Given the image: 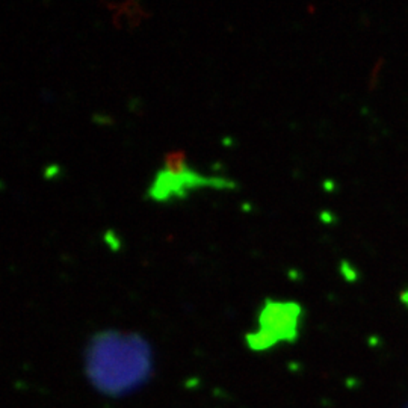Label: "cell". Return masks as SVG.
Here are the masks:
<instances>
[{
  "label": "cell",
  "instance_id": "cell-5",
  "mask_svg": "<svg viewBox=\"0 0 408 408\" xmlns=\"http://www.w3.org/2000/svg\"><path fill=\"white\" fill-rule=\"evenodd\" d=\"M401 299H402V301H404V303L408 305V289H405L404 292L401 294Z\"/></svg>",
  "mask_w": 408,
  "mask_h": 408
},
{
  "label": "cell",
  "instance_id": "cell-4",
  "mask_svg": "<svg viewBox=\"0 0 408 408\" xmlns=\"http://www.w3.org/2000/svg\"><path fill=\"white\" fill-rule=\"evenodd\" d=\"M319 218H321V221H322V222H326V224H330V222L334 221V215L330 213V212H322V213L319 215Z\"/></svg>",
  "mask_w": 408,
  "mask_h": 408
},
{
  "label": "cell",
  "instance_id": "cell-1",
  "mask_svg": "<svg viewBox=\"0 0 408 408\" xmlns=\"http://www.w3.org/2000/svg\"><path fill=\"white\" fill-rule=\"evenodd\" d=\"M236 189L234 180L220 176H204L202 172L190 168L188 163L179 168H165L158 171L151 186L149 188V197L153 202L168 203L185 198L189 192L197 189Z\"/></svg>",
  "mask_w": 408,
  "mask_h": 408
},
{
  "label": "cell",
  "instance_id": "cell-3",
  "mask_svg": "<svg viewBox=\"0 0 408 408\" xmlns=\"http://www.w3.org/2000/svg\"><path fill=\"white\" fill-rule=\"evenodd\" d=\"M339 272H340V277L345 281H348V283H356V281L360 278L358 269L348 260H342L339 263Z\"/></svg>",
  "mask_w": 408,
  "mask_h": 408
},
{
  "label": "cell",
  "instance_id": "cell-2",
  "mask_svg": "<svg viewBox=\"0 0 408 408\" xmlns=\"http://www.w3.org/2000/svg\"><path fill=\"white\" fill-rule=\"evenodd\" d=\"M299 315H301V307L296 303L266 301L260 313L262 331L271 335L272 339L275 338V333L280 335V330L292 331L295 330Z\"/></svg>",
  "mask_w": 408,
  "mask_h": 408
}]
</instances>
